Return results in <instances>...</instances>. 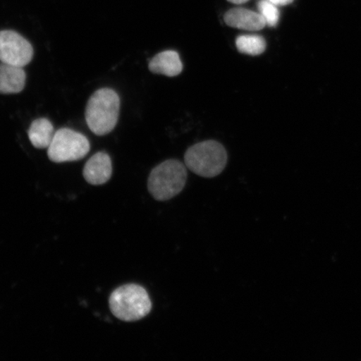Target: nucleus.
I'll list each match as a JSON object with an SVG mask.
<instances>
[{"instance_id":"f257e3e1","label":"nucleus","mask_w":361,"mask_h":361,"mask_svg":"<svg viewBox=\"0 0 361 361\" xmlns=\"http://www.w3.org/2000/svg\"><path fill=\"white\" fill-rule=\"evenodd\" d=\"M121 101L118 94L110 88L97 90L85 108V121L94 134L105 135L116 128L119 118Z\"/></svg>"},{"instance_id":"f03ea898","label":"nucleus","mask_w":361,"mask_h":361,"mask_svg":"<svg viewBox=\"0 0 361 361\" xmlns=\"http://www.w3.org/2000/svg\"><path fill=\"white\" fill-rule=\"evenodd\" d=\"M111 313L123 322L142 319L151 312L152 301L145 288L137 284H126L111 293L109 299Z\"/></svg>"},{"instance_id":"7ed1b4c3","label":"nucleus","mask_w":361,"mask_h":361,"mask_svg":"<svg viewBox=\"0 0 361 361\" xmlns=\"http://www.w3.org/2000/svg\"><path fill=\"white\" fill-rule=\"evenodd\" d=\"M186 166L178 160H168L156 166L148 178V190L158 201L171 200L186 185Z\"/></svg>"},{"instance_id":"20e7f679","label":"nucleus","mask_w":361,"mask_h":361,"mask_svg":"<svg viewBox=\"0 0 361 361\" xmlns=\"http://www.w3.org/2000/svg\"><path fill=\"white\" fill-rule=\"evenodd\" d=\"M185 165L203 178H214L224 170L228 154L223 145L215 141L195 144L186 152Z\"/></svg>"},{"instance_id":"39448f33","label":"nucleus","mask_w":361,"mask_h":361,"mask_svg":"<svg viewBox=\"0 0 361 361\" xmlns=\"http://www.w3.org/2000/svg\"><path fill=\"white\" fill-rule=\"evenodd\" d=\"M90 142L83 134L69 128L58 130L48 147L49 160L56 164L82 159L90 152Z\"/></svg>"},{"instance_id":"423d86ee","label":"nucleus","mask_w":361,"mask_h":361,"mask_svg":"<svg viewBox=\"0 0 361 361\" xmlns=\"http://www.w3.org/2000/svg\"><path fill=\"white\" fill-rule=\"evenodd\" d=\"M34 56L32 44L13 30L0 31V62L25 67Z\"/></svg>"},{"instance_id":"0eeeda50","label":"nucleus","mask_w":361,"mask_h":361,"mask_svg":"<svg viewBox=\"0 0 361 361\" xmlns=\"http://www.w3.org/2000/svg\"><path fill=\"white\" fill-rule=\"evenodd\" d=\"M112 164L106 152H97L87 161L83 170L84 178L92 185H102L110 180Z\"/></svg>"},{"instance_id":"6e6552de","label":"nucleus","mask_w":361,"mask_h":361,"mask_svg":"<svg viewBox=\"0 0 361 361\" xmlns=\"http://www.w3.org/2000/svg\"><path fill=\"white\" fill-rule=\"evenodd\" d=\"M224 21L230 27L248 31H259L266 26L260 13L243 8H232L225 13Z\"/></svg>"},{"instance_id":"1a4fd4ad","label":"nucleus","mask_w":361,"mask_h":361,"mask_svg":"<svg viewBox=\"0 0 361 361\" xmlns=\"http://www.w3.org/2000/svg\"><path fill=\"white\" fill-rule=\"evenodd\" d=\"M26 74L23 67L0 62V94H17L24 90Z\"/></svg>"},{"instance_id":"9d476101","label":"nucleus","mask_w":361,"mask_h":361,"mask_svg":"<svg viewBox=\"0 0 361 361\" xmlns=\"http://www.w3.org/2000/svg\"><path fill=\"white\" fill-rule=\"evenodd\" d=\"M149 70L152 73L174 78L182 73L183 66L178 52L166 51L157 54L149 62Z\"/></svg>"},{"instance_id":"9b49d317","label":"nucleus","mask_w":361,"mask_h":361,"mask_svg":"<svg viewBox=\"0 0 361 361\" xmlns=\"http://www.w3.org/2000/svg\"><path fill=\"white\" fill-rule=\"evenodd\" d=\"M55 133L52 123L47 118L35 120L28 130L30 142L38 149H48Z\"/></svg>"},{"instance_id":"f8f14e48","label":"nucleus","mask_w":361,"mask_h":361,"mask_svg":"<svg viewBox=\"0 0 361 361\" xmlns=\"http://www.w3.org/2000/svg\"><path fill=\"white\" fill-rule=\"evenodd\" d=\"M238 51L248 56H259L265 51L267 44L260 35H241L236 39Z\"/></svg>"},{"instance_id":"ddd939ff","label":"nucleus","mask_w":361,"mask_h":361,"mask_svg":"<svg viewBox=\"0 0 361 361\" xmlns=\"http://www.w3.org/2000/svg\"><path fill=\"white\" fill-rule=\"evenodd\" d=\"M259 13L263 16L266 25L275 27L279 20V11L269 0H261L258 4Z\"/></svg>"},{"instance_id":"4468645a","label":"nucleus","mask_w":361,"mask_h":361,"mask_svg":"<svg viewBox=\"0 0 361 361\" xmlns=\"http://www.w3.org/2000/svg\"><path fill=\"white\" fill-rule=\"evenodd\" d=\"M269 1L276 6H284L293 3V0H269Z\"/></svg>"},{"instance_id":"2eb2a0df","label":"nucleus","mask_w":361,"mask_h":361,"mask_svg":"<svg viewBox=\"0 0 361 361\" xmlns=\"http://www.w3.org/2000/svg\"><path fill=\"white\" fill-rule=\"evenodd\" d=\"M228 1L236 4H241L247 1V0H228Z\"/></svg>"}]
</instances>
